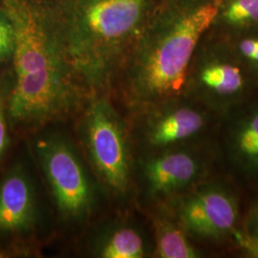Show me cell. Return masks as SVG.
I'll return each mask as SVG.
<instances>
[{"mask_svg":"<svg viewBox=\"0 0 258 258\" xmlns=\"http://www.w3.org/2000/svg\"><path fill=\"white\" fill-rule=\"evenodd\" d=\"M13 78L4 77L0 81V160L4 156L9 145V120L8 100L12 89Z\"/></svg>","mask_w":258,"mask_h":258,"instance_id":"obj_17","label":"cell"},{"mask_svg":"<svg viewBox=\"0 0 258 258\" xmlns=\"http://www.w3.org/2000/svg\"><path fill=\"white\" fill-rule=\"evenodd\" d=\"M97 256L103 258H143L153 254V246L137 228L121 225L107 231L96 244Z\"/></svg>","mask_w":258,"mask_h":258,"instance_id":"obj_13","label":"cell"},{"mask_svg":"<svg viewBox=\"0 0 258 258\" xmlns=\"http://www.w3.org/2000/svg\"><path fill=\"white\" fill-rule=\"evenodd\" d=\"M138 164L141 191L150 207L222 174L213 139L142 155Z\"/></svg>","mask_w":258,"mask_h":258,"instance_id":"obj_6","label":"cell"},{"mask_svg":"<svg viewBox=\"0 0 258 258\" xmlns=\"http://www.w3.org/2000/svg\"><path fill=\"white\" fill-rule=\"evenodd\" d=\"M136 113L142 155L213 139L221 117L184 94Z\"/></svg>","mask_w":258,"mask_h":258,"instance_id":"obj_8","label":"cell"},{"mask_svg":"<svg viewBox=\"0 0 258 258\" xmlns=\"http://www.w3.org/2000/svg\"><path fill=\"white\" fill-rule=\"evenodd\" d=\"M81 121L83 146L98 175L111 190L125 194L132 183V154L126 123L106 95L88 98Z\"/></svg>","mask_w":258,"mask_h":258,"instance_id":"obj_7","label":"cell"},{"mask_svg":"<svg viewBox=\"0 0 258 258\" xmlns=\"http://www.w3.org/2000/svg\"><path fill=\"white\" fill-rule=\"evenodd\" d=\"M246 196L229 177L218 174L161 205L190 239L211 254L212 250L231 249L242 221Z\"/></svg>","mask_w":258,"mask_h":258,"instance_id":"obj_4","label":"cell"},{"mask_svg":"<svg viewBox=\"0 0 258 258\" xmlns=\"http://www.w3.org/2000/svg\"><path fill=\"white\" fill-rule=\"evenodd\" d=\"M36 153L58 212L73 220L88 216L94 202L92 184L70 142L60 135L46 136L37 141Z\"/></svg>","mask_w":258,"mask_h":258,"instance_id":"obj_10","label":"cell"},{"mask_svg":"<svg viewBox=\"0 0 258 258\" xmlns=\"http://www.w3.org/2000/svg\"><path fill=\"white\" fill-rule=\"evenodd\" d=\"M15 31L10 126L33 128L60 120L88 95L66 52L55 0H0Z\"/></svg>","mask_w":258,"mask_h":258,"instance_id":"obj_1","label":"cell"},{"mask_svg":"<svg viewBox=\"0 0 258 258\" xmlns=\"http://www.w3.org/2000/svg\"><path fill=\"white\" fill-rule=\"evenodd\" d=\"M257 93V79L224 39L204 37L189 66L184 95L222 115Z\"/></svg>","mask_w":258,"mask_h":258,"instance_id":"obj_5","label":"cell"},{"mask_svg":"<svg viewBox=\"0 0 258 258\" xmlns=\"http://www.w3.org/2000/svg\"><path fill=\"white\" fill-rule=\"evenodd\" d=\"M231 249L245 257L258 258V194L246 196L242 221L232 240Z\"/></svg>","mask_w":258,"mask_h":258,"instance_id":"obj_15","label":"cell"},{"mask_svg":"<svg viewBox=\"0 0 258 258\" xmlns=\"http://www.w3.org/2000/svg\"><path fill=\"white\" fill-rule=\"evenodd\" d=\"M153 254L159 258H201L210 254L196 245L164 205L150 208Z\"/></svg>","mask_w":258,"mask_h":258,"instance_id":"obj_12","label":"cell"},{"mask_svg":"<svg viewBox=\"0 0 258 258\" xmlns=\"http://www.w3.org/2000/svg\"><path fill=\"white\" fill-rule=\"evenodd\" d=\"M220 0H161L121 69L124 99L137 112L184 94L197 47Z\"/></svg>","mask_w":258,"mask_h":258,"instance_id":"obj_2","label":"cell"},{"mask_svg":"<svg viewBox=\"0 0 258 258\" xmlns=\"http://www.w3.org/2000/svg\"><path fill=\"white\" fill-rule=\"evenodd\" d=\"M212 27L220 36L258 30V0H220Z\"/></svg>","mask_w":258,"mask_h":258,"instance_id":"obj_14","label":"cell"},{"mask_svg":"<svg viewBox=\"0 0 258 258\" xmlns=\"http://www.w3.org/2000/svg\"><path fill=\"white\" fill-rule=\"evenodd\" d=\"M14 49V26L6 13L0 7V63L12 60Z\"/></svg>","mask_w":258,"mask_h":258,"instance_id":"obj_18","label":"cell"},{"mask_svg":"<svg viewBox=\"0 0 258 258\" xmlns=\"http://www.w3.org/2000/svg\"><path fill=\"white\" fill-rule=\"evenodd\" d=\"M222 174L258 194V93L222 114L213 136Z\"/></svg>","mask_w":258,"mask_h":258,"instance_id":"obj_9","label":"cell"},{"mask_svg":"<svg viewBox=\"0 0 258 258\" xmlns=\"http://www.w3.org/2000/svg\"><path fill=\"white\" fill-rule=\"evenodd\" d=\"M37 217L36 194L26 169L11 167L0 180V234L27 233Z\"/></svg>","mask_w":258,"mask_h":258,"instance_id":"obj_11","label":"cell"},{"mask_svg":"<svg viewBox=\"0 0 258 258\" xmlns=\"http://www.w3.org/2000/svg\"><path fill=\"white\" fill-rule=\"evenodd\" d=\"M161 0H55L70 63L88 97L105 95Z\"/></svg>","mask_w":258,"mask_h":258,"instance_id":"obj_3","label":"cell"},{"mask_svg":"<svg viewBox=\"0 0 258 258\" xmlns=\"http://www.w3.org/2000/svg\"><path fill=\"white\" fill-rule=\"evenodd\" d=\"M240 62L258 80V30L219 36Z\"/></svg>","mask_w":258,"mask_h":258,"instance_id":"obj_16","label":"cell"}]
</instances>
